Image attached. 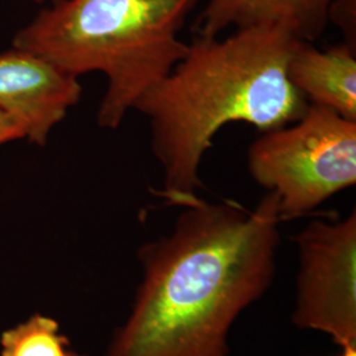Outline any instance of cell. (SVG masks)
Returning <instances> with one entry per match:
<instances>
[{
  "label": "cell",
  "mask_w": 356,
  "mask_h": 356,
  "mask_svg": "<svg viewBox=\"0 0 356 356\" xmlns=\"http://www.w3.org/2000/svg\"><path fill=\"white\" fill-rule=\"evenodd\" d=\"M172 231L143 244V281L104 356H229V332L267 292L280 245L277 198L250 210L202 198Z\"/></svg>",
  "instance_id": "cell-1"
},
{
  "label": "cell",
  "mask_w": 356,
  "mask_h": 356,
  "mask_svg": "<svg viewBox=\"0 0 356 356\" xmlns=\"http://www.w3.org/2000/svg\"><path fill=\"white\" fill-rule=\"evenodd\" d=\"M300 41L281 23L236 29L225 38L197 36L138 102L164 172L159 194L168 204L185 207L201 198L200 168L225 126L245 123L266 132L304 115L309 103L286 72Z\"/></svg>",
  "instance_id": "cell-2"
},
{
  "label": "cell",
  "mask_w": 356,
  "mask_h": 356,
  "mask_svg": "<svg viewBox=\"0 0 356 356\" xmlns=\"http://www.w3.org/2000/svg\"><path fill=\"white\" fill-rule=\"evenodd\" d=\"M200 1L53 0L15 35L13 47L72 76L104 74L97 123L116 129L185 56L179 32Z\"/></svg>",
  "instance_id": "cell-3"
},
{
  "label": "cell",
  "mask_w": 356,
  "mask_h": 356,
  "mask_svg": "<svg viewBox=\"0 0 356 356\" xmlns=\"http://www.w3.org/2000/svg\"><path fill=\"white\" fill-rule=\"evenodd\" d=\"M254 182L277 198L281 220L307 216L356 184V122L309 104L284 127L261 132L250 145Z\"/></svg>",
  "instance_id": "cell-4"
},
{
  "label": "cell",
  "mask_w": 356,
  "mask_h": 356,
  "mask_svg": "<svg viewBox=\"0 0 356 356\" xmlns=\"http://www.w3.org/2000/svg\"><path fill=\"white\" fill-rule=\"evenodd\" d=\"M298 252L293 323L341 348L356 346V211L313 219L294 238Z\"/></svg>",
  "instance_id": "cell-5"
},
{
  "label": "cell",
  "mask_w": 356,
  "mask_h": 356,
  "mask_svg": "<svg viewBox=\"0 0 356 356\" xmlns=\"http://www.w3.org/2000/svg\"><path fill=\"white\" fill-rule=\"evenodd\" d=\"M81 95L78 76L44 57L15 47L0 53V111L22 123L31 143L45 145Z\"/></svg>",
  "instance_id": "cell-6"
},
{
  "label": "cell",
  "mask_w": 356,
  "mask_h": 356,
  "mask_svg": "<svg viewBox=\"0 0 356 356\" xmlns=\"http://www.w3.org/2000/svg\"><path fill=\"white\" fill-rule=\"evenodd\" d=\"M288 78L309 104L356 122V48L339 42L319 49L301 40L288 61Z\"/></svg>",
  "instance_id": "cell-7"
},
{
  "label": "cell",
  "mask_w": 356,
  "mask_h": 356,
  "mask_svg": "<svg viewBox=\"0 0 356 356\" xmlns=\"http://www.w3.org/2000/svg\"><path fill=\"white\" fill-rule=\"evenodd\" d=\"M331 0H207L195 23L202 38H219L234 26L281 23L289 26L297 38L314 42L327 26Z\"/></svg>",
  "instance_id": "cell-8"
},
{
  "label": "cell",
  "mask_w": 356,
  "mask_h": 356,
  "mask_svg": "<svg viewBox=\"0 0 356 356\" xmlns=\"http://www.w3.org/2000/svg\"><path fill=\"white\" fill-rule=\"evenodd\" d=\"M0 356H85L69 350L56 319L35 314L0 337Z\"/></svg>",
  "instance_id": "cell-9"
},
{
  "label": "cell",
  "mask_w": 356,
  "mask_h": 356,
  "mask_svg": "<svg viewBox=\"0 0 356 356\" xmlns=\"http://www.w3.org/2000/svg\"><path fill=\"white\" fill-rule=\"evenodd\" d=\"M331 23L343 33V42L356 48V0H331L327 24Z\"/></svg>",
  "instance_id": "cell-10"
},
{
  "label": "cell",
  "mask_w": 356,
  "mask_h": 356,
  "mask_svg": "<svg viewBox=\"0 0 356 356\" xmlns=\"http://www.w3.org/2000/svg\"><path fill=\"white\" fill-rule=\"evenodd\" d=\"M19 139H26L22 123L13 115L0 111V147Z\"/></svg>",
  "instance_id": "cell-11"
},
{
  "label": "cell",
  "mask_w": 356,
  "mask_h": 356,
  "mask_svg": "<svg viewBox=\"0 0 356 356\" xmlns=\"http://www.w3.org/2000/svg\"><path fill=\"white\" fill-rule=\"evenodd\" d=\"M342 356H356L355 344H350V346L342 347Z\"/></svg>",
  "instance_id": "cell-12"
},
{
  "label": "cell",
  "mask_w": 356,
  "mask_h": 356,
  "mask_svg": "<svg viewBox=\"0 0 356 356\" xmlns=\"http://www.w3.org/2000/svg\"><path fill=\"white\" fill-rule=\"evenodd\" d=\"M33 1H36V3H41V1H44V0H33Z\"/></svg>",
  "instance_id": "cell-13"
}]
</instances>
